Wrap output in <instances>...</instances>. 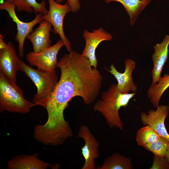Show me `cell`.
Instances as JSON below:
<instances>
[{
    "instance_id": "obj_1",
    "label": "cell",
    "mask_w": 169,
    "mask_h": 169,
    "mask_svg": "<svg viewBox=\"0 0 169 169\" xmlns=\"http://www.w3.org/2000/svg\"><path fill=\"white\" fill-rule=\"evenodd\" d=\"M56 67L60 70V78L52 94L41 105L46 110L48 119L39 126L42 133L51 137L65 135L71 131L64 116L69 102L79 96L85 104L92 103L100 93L103 80L97 69L91 65L87 58L75 51L64 54Z\"/></svg>"
},
{
    "instance_id": "obj_2",
    "label": "cell",
    "mask_w": 169,
    "mask_h": 169,
    "mask_svg": "<svg viewBox=\"0 0 169 169\" xmlns=\"http://www.w3.org/2000/svg\"><path fill=\"white\" fill-rule=\"evenodd\" d=\"M136 93H122L117 89L116 84L111 85L107 91L103 92L101 98L95 104L94 110L100 113L110 127L122 130L123 125L119 114L122 107L126 106Z\"/></svg>"
},
{
    "instance_id": "obj_3",
    "label": "cell",
    "mask_w": 169,
    "mask_h": 169,
    "mask_svg": "<svg viewBox=\"0 0 169 169\" xmlns=\"http://www.w3.org/2000/svg\"><path fill=\"white\" fill-rule=\"evenodd\" d=\"M36 105L26 100L22 90L0 72V111L21 114L28 112Z\"/></svg>"
},
{
    "instance_id": "obj_4",
    "label": "cell",
    "mask_w": 169,
    "mask_h": 169,
    "mask_svg": "<svg viewBox=\"0 0 169 169\" xmlns=\"http://www.w3.org/2000/svg\"><path fill=\"white\" fill-rule=\"evenodd\" d=\"M20 70L34 83L37 92L33 97V102L36 105L41 106L52 94L58 82L56 73H52L41 69H34L22 60Z\"/></svg>"
},
{
    "instance_id": "obj_5",
    "label": "cell",
    "mask_w": 169,
    "mask_h": 169,
    "mask_svg": "<svg viewBox=\"0 0 169 169\" xmlns=\"http://www.w3.org/2000/svg\"><path fill=\"white\" fill-rule=\"evenodd\" d=\"M49 4V10L47 13L43 15V20L49 22L53 27L52 31L59 36L67 50L72 51L71 43L65 35L63 28V22L66 14L71 11L70 8L66 3L61 4L54 0H47Z\"/></svg>"
},
{
    "instance_id": "obj_6",
    "label": "cell",
    "mask_w": 169,
    "mask_h": 169,
    "mask_svg": "<svg viewBox=\"0 0 169 169\" xmlns=\"http://www.w3.org/2000/svg\"><path fill=\"white\" fill-rule=\"evenodd\" d=\"M15 8L14 5L5 1L0 5V9L6 11L16 25L17 32L15 38L18 44L19 57L23 58L25 40L28 35L33 31L34 27L43 20L44 14L36 13L35 18L32 21L25 22L18 18L15 12Z\"/></svg>"
},
{
    "instance_id": "obj_7",
    "label": "cell",
    "mask_w": 169,
    "mask_h": 169,
    "mask_svg": "<svg viewBox=\"0 0 169 169\" xmlns=\"http://www.w3.org/2000/svg\"><path fill=\"white\" fill-rule=\"evenodd\" d=\"M64 45L60 39L54 44L39 52H31L26 55V60L31 66L56 73L58 62L57 55L60 49Z\"/></svg>"
},
{
    "instance_id": "obj_8",
    "label": "cell",
    "mask_w": 169,
    "mask_h": 169,
    "mask_svg": "<svg viewBox=\"0 0 169 169\" xmlns=\"http://www.w3.org/2000/svg\"><path fill=\"white\" fill-rule=\"evenodd\" d=\"M83 36L85 41V46L81 54L89 60L92 67L97 68L98 62L96 50L102 42L111 40L112 36L103 28H100L94 29L92 32L84 30Z\"/></svg>"
},
{
    "instance_id": "obj_9",
    "label": "cell",
    "mask_w": 169,
    "mask_h": 169,
    "mask_svg": "<svg viewBox=\"0 0 169 169\" xmlns=\"http://www.w3.org/2000/svg\"><path fill=\"white\" fill-rule=\"evenodd\" d=\"M78 136L82 138L85 142L81 148V153L84 160L81 169H96L95 160L99 156V142L86 125L81 126Z\"/></svg>"
},
{
    "instance_id": "obj_10",
    "label": "cell",
    "mask_w": 169,
    "mask_h": 169,
    "mask_svg": "<svg viewBox=\"0 0 169 169\" xmlns=\"http://www.w3.org/2000/svg\"><path fill=\"white\" fill-rule=\"evenodd\" d=\"M21 60L11 42L6 48L0 49V72L14 84H17L16 74L20 70Z\"/></svg>"
},
{
    "instance_id": "obj_11",
    "label": "cell",
    "mask_w": 169,
    "mask_h": 169,
    "mask_svg": "<svg viewBox=\"0 0 169 169\" xmlns=\"http://www.w3.org/2000/svg\"><path fill=\"white\" fill-rule=\"evenodd\" d=\"M169 111L168 106L159 105L156 110H149L147 114L142 112L140 115L141 121L144 125H148L151 127L160 136L169 140V134L165 125Z\"/></svg>"
},
{
    "instance_id": "obj_12",
    "label": "cell",
    "mask_w": 169,
    "mask_h": 169,
    "mask_svg": "<svg viewBox=\"0 0 169 169\" xmlns=\"http://www.w3.org/2000/svg\"><path fill=\"white\" fill-rule=\"evenodd\" d=\"M136 66V62L133 59H127L125 61V71L121 73L112 64L110 69H106L114 76L117 81V90L122 93H128L130 91L135 92L137 86L134 84L132 76V73Z\"/></svg>"
},
{
    "instance_id": "obj_13",
    "label": "cell",
    "mask_w": 169,
    "mask_h": 169,
    "mask_svg": "<svg viewBox=\"0 0 169 169\" xmlns=\"http://www.w3.org/2000/svg\"><path fill=\"white\" fill-rule=\"evenodd\" d=\"M169 35H166L160 43L154 47V52L152 55L153 67L151 71L152 82L151 86L156 84L161 77L163 67L168 58Z\"/></svg>"
},
{
    "instance_id": "obj_14",
    "label": "cell",
    "mask_w": 169,
    "mask_h": 169,
    "mask_svg": "<svg viewBox=\"0 0 169 169\" xmlns=\"http://www.w3.org/2000/svg\"><path fill=\"white\" fill-rule=\"evenodd\" d=\"M39 23L38 26L27 37L32 43L34 52H39L51 46L50 32L52 30V25L45 20Z\"/></svg>"
},
{
    "instance_id": "obj_15",
    "label": "cell",
    "mask_w": 169,
    "mask_h": 169,
    "mask_svg": "<svg viewBox=\"0 0 169 169\" xmlns=\"http://www.w3.org/2000/svg\"><path fill=\"white\" fill-rule=\"evenodd\" d=\"M52 165L38 158L37 154L17 156L8 162L9 169H46Z\"/></svg>"
},
{
    "instance_id": "obj_16",
    "label": "cell",
    "mask_w": 169,
    "mask_h": 169,
    "mask_svg": "<svg viewBox=\"0 0 169 169\" xmlns=\"http://www.w3.org/2000/svg\"><path fill=\"white\" fill-rule=\"evenodd\" d=\"M107 3L111 2L121 3L130 17V24L131 26L135 24L140 14L151 3V0H104Z\"/></svg>"
},
{
    "instance_id": "obj_17",
    "label": "cell",
    "mask_w": 169,
    "mask_h": 169,
    "mask_svg": "<svg viewBox=\"0 0 169 169\" xmlns=\"http://www.w3.org/2000/svg\"><path fill=\"white\" fill-rule=\"evenodd\" d=\"M15 6L18 11H23L28 13L33 12L36 13L45 14L48 10L46 7L44 0L38 3L36 0H5Z\"/></svg>"
},
{
    "instance_id": "obj_18",
    "label": "cell",
    "mask_w": 169,
    "mask_h": 169,
    "mask_svg": "<svg viewBox=\"0 0 169 169\" xmlns=\"http://www.w3.org/2000/svg\"><path fill=\"white\" fill-rule=\"evenodd\" d=\"M132 160L118 153H114L106 158L97 169H132Z\"/></svg>"
},
{
    "instance_id": "obj_19",
    "label": "cell",
    "mask_w": 169,
    "mask_h": 169,
    "mask_svg": "<svg viewBox=\"0 0 169 169\" xmlns=\"http://www.w3.org/2000/svg\"><path fill=\"white\" fill-rule=\"evenodd\" d=\"M169 87V74H164L155 84L150 86L147 91V97L155 107L159 105L164 92Z\"/></svg>"
},
{
    "instance_id": "obj_20",
    "label": "cell",
    "mask_w": 169,
    "mask_h": 169,
    "mask_svg": "<svg viewBox=\"0 0 169 169\" xmlns=\"http://www.w3.org/2000/svg\"><path fill=\"white\" fill-rule=\"evenodd\" d=\"M160 136L148 125H145L137 131L136 141L138 146L143 147L157 140Z\"/></svg>"
},
{
    "instance_id": "obj_21",
    "label": "cell",
    "mask_w": 169,
    "mask_h": 169,
    "mask_svg": "<svg viewBox=\"0 0 169 169\" xmlns=\"http://www.w3.org/2000/svg\"><path fill=\"white\" fill-rule=\"evenodd\" d=\"M143 148L154 155L166 157L169 149V140L165 137L160 136L157 140Z\"/></svg>"
},
{
    "instance_id": "obj_22",
    "label": "cell",
    "mask_w": 169,
    "mask_h": 169,
    "mask_svg": "<svg viewBox=\"0 0 169 169\" xmlns=\"http://www.w3.org/2000/svg\"><path fill=\"white\" fill-rule=\"evenodd\" d=\"M150 169H169V160L166 157L154 155Z\"/></svg>"
},
{
    "instance_id": "obj_23",
    "label": "cell",
    "mask_w": 169,
    "mask_h": 169,
    "mask_svg": "<svg viewBox=\"0 0 169 169\" xmlns=\"http://www.w3.org/2000/svg\"><path fill=\"white\" fill-rule=\"evenodd\" d=\"M67 3L73 13H76L80 10L81 6L79 0H67Z\"/></svg>"
},
{
    "instance_id": "obj_24",
    "label": "cell",
    "mask_w": 169,
    "mask_h": 169,
    "mask_svg": "<svg viewBox=\"0 0 169 169\" xmlns=\"http://www.w3.org/2000/svg\"><path fill=\"white\" fill-rule=\"evenodd\" d=\"M8 45L4 41V36L1 34H0V49L6 48Z\"/></svg>"
},
{
    "instance_id": "obj_25",
    "label": "cell",
    "mask_w": 169,
    "mask_h": 169,
    "mask_svg": "<svg viewBox=\"0 0 169 169\" xmlns=\"http://www.w3.org/2000/svg\"><path fill=\"white\" fill-rule=\"evenodd\" d=\"M166 157L169 160V149L168 150L167 152L166 156Z\"/></svg>"
},
{
    "instance_id": "obj_26",
    "label": "cell",
    "mask_w": 169,
    "mask_h": 169,
    "mask_svg": "<svg viewBox=\"0 0 169 169\" xmlns=\"http://www.w3.org/2000/svg\"><path fill=\"white\" fill-rule=\"evenodd\" d=\"M64 0H55V1L59 3L63 2Z\"/></svg>"
}]
</instances>
